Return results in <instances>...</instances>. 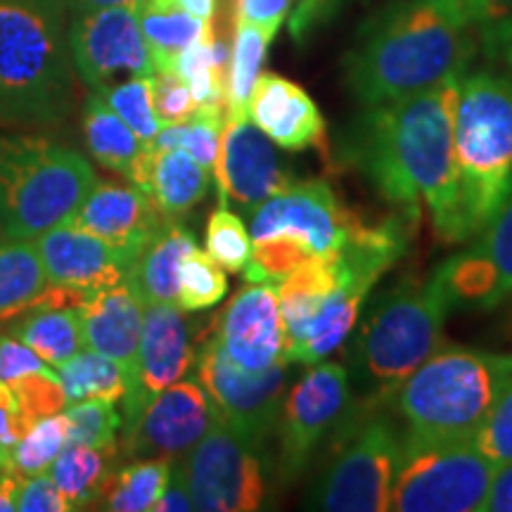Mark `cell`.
Masks as SVG:
<instances>
[{
  "instance_id": "cell-1",
  "label": "cell",
  "mask_w": 512,
  "mask_h": 512,
  "mask_svg": "<svg viewBox=\"0 0 512 512\" xmlns=\"http://www.w3.org/2000/svg\"><path fill=\"white\" fill-rule=\"evenodd\" d=\"M460 79L366 107L337 140L339 164L356 169L399 211L420 216L425 207L444 245L458 242L453 117Z\"/></svg>"
},
{
  "instance_id": "cell-2",
  "label": "cell",
  "mask_w": 512,
  "mask_h": 512,
  "mask_svg": "<svg viewBox=\"0 0 512 512\" xmlns=\"http://www.w3.org/2000/svg\"><path fill=\"white\" fill-rule=\"evenodd\" d=\"M475 41L422 0H392L358 29L344 81L363 107L425 93L467 74Z\"/></svg>"
},
{
  "instance_id": "cell-3",
  "label": "cell",
  "mask_w": 512,
  "mask_h": 512,
  "mask_svg": "<svg viewBox=\"0 0 512 512\" xmlns=\"http://www.w3.org/2000/svg\"><path fill=\"white\" fill-rule=\"evenodd\" d=\"M67 22L60 0H0V121L46 126L72 114Z\"/></svg>"
},
{
  "instance_id": "cell-4",
  "label": "cell",
  "mask_w": 512,
  "mask_h": 512,
  "mask_svg": "<svg viewBox=\"0 0 512 512\" xmlns=\"http://www.w3.org/2000/svg\"><path fill=\"white\" fill-rule=\"evenodd\" d=\"M451 309L453 299L437 271L384 294L351 339L347 370L356 399L392 403L401 384L441 349Z\"/></svg>"
},
{
  "instance_id": "cell-5",
  "label": "cell",
  "mask_w": 512,
  "mask_h": 512,
  "mask_svg": "<svg viewBox=\"0 0 512 512\" xmlns=\"http://www.w3.org/2000/svg\"><path fill=\"white\" fill-rule=\"evenodd\" d=\"M458 242L477 238L512 195V76L465 74L453 117Z\"/></svg>"
},
{
  "instance_id": "cell-6",
  "label": "cell",
  "mask_w": 512,
  "mask_h": 512,
  "mask_svg": "<svg viewBox=\"0 0 512 512\" xmlns=\"http://www.w3.org/2000/svg\"><path fill=\"white\" fill-rule=\"evenodd\" d=\"M93 166L46 136L0 133V214L8 240H38L74 219L93 185Z\"/></svg>"
},
{
  "instance_id": "cell-7",
  "label": "cell",
  "mask_w": 512,
  "mask_h": 512,
  "mask_svg": "<svg viewBox=\"0 0 512 512\" xmlns=\"http://www.w3.org/2000/svg\"><path fill=\"white\" fill-rule=\"evenodd\" d=\"M512 356L477 349H439L394 394L406 430L432 439H475L505 384Z\"/></svg>"
},
{
  "instance_id": "cell-8",
  "label": "cell",
  "mask_w": 512,
  "mask_h": 512,
  "mask_svg": "<svg viewBox=\"0 0 512 512\" xmlns=\"http://www.w3.org/2000/svg\"><path fill=\"white\" fill-rule=\"evenodd\" d=\"M358 226L328 183L292 181L249 211L252 259L242 273L249 283L278 285L304 261L339 252Z\"/></svg>"
},
{
  "instance_id": "cell-9",
  "label": "cell",
  "mask_w": 512,
  "mask_h": 512,
  "mask_svg": "<svg viewBox=\"0 0 512 512\" xmlns=\"http://www.w3.org/2000/svg\"><path fill=\"white\" fill-rule=\"evenodd\" d=\"M382 403L356 399L330 441V458L313 479L306 508L325 512H384L392 505L401 432Z\"/></svg>"
},
{
  "instance_id": "cell-10",
  "label": "cell",
  "mask_w": 512,
  "mask_h": 512,
  "mask_svg": "<svg viewBox=\"0 0 512 512\" xmlns=\"http://www.w3.org/2000/svg\"><path fill=\"white\" fill-rule=\"evenodd\" d=\"M496 465L472 439H432L401 432L392 505L394 512H479Z\"/></svg>"
},
{
  "instance_id": "cell-11",
  "label": "cell",
  "mask_w": 512,
  "mask_h": 512,
  "mask_svg": "<svg viewBox=\"0 0 512 512\" xmlns=\"http://www.w3.org/2000/svg\"><path fill=\"white\" fill-rule=\"evenodd\" d=\"M290 366L278 363L266 370H245L230 361L209 325L195 358V377L207 389L221 420L256 451L268 444L278 427L280 411L290 389Z\"/></svg>"
},
{
  "instance_id": "cell-12",
  "label": "cell",
  "mask_w": 512,
  "mask_h": 512,
  "mask_svg": "<svg viewBox=\"0 0 512 512\" xmlns=\"http://www.w3.org/2000/svg\"><path fill=\"white\" fill-rule=\"evenodd\" d=\"M356 406L349 370L320 361L287 389L278 418V477L294 482L304 475L323 444H330Z\"/></svg>"
},
{
  "instance_id": "cell-13",
  "label": "cell",
  "mask_w": 512,
  "mask_h": 512,
  "mask_svg": "<svg viewBox=\"0 0 512 512\" xmlns=\"http://www.w3.org/2000/svg\"><path fill=\"white\" fill-rule=\"evenodd\" d=\"M67 38L76 76L93 93H102L136 76L155 74L150 48L140 29L138 8L72 12Z\"/></svg>"
},
{
  "instance_id": "cell-14",
  "label": "cell",
  "mask_w": 512,
  "mask_h": 512,
  "mask_svg": "<svg viewBox=\"0 0 512 512\" xmlns=\"http://www.w3.org/2000/svg\"><path fill=\"white\" fill-rule=\"evenodd\" d=\"M256 448L219 420L185 456L192 505L202 512H252L266 503V477Z\"/></svg>"
},
{
  "instance_id": "cell-15",
  "label": "cell",
  "mask_w": 512,
  "mask_h": 512,
  "mask_svg": "<svg viewBox=\"0 0 512 512\" xmlns=\"http://www.w3.org/2000/svg\"><path fill=\"white\" fill-rule=\"evenodd\" d=\"M200 339L192 318L185 316L178 304L145 306L138 382L121 399V439L133 432L147 403L188 375V370L195 366Z\"/></svg>"
},
{
  "instance_id": "cell-16",
  "label": "cell",
  "mask_w": 512,
  "mask_h": 512,
  "mask_svg": "<svg viewBox=\"0 0 512 512\" xmlns=\"http://www.w3.org/2000/svg\"><path fill=\"white\" fill-rule=\"evenodd\" d=\"M219 411L197 377H183L145 406L138 425L121 439L131 458L178 460L200 444L216 422Z\"/></svg>"
},
{
  "instance_id": "cell-17",
  "label": "cell",
  "mask_w": 512,
  "mask_h": 512,
  "mask_svg": "<svg viewBox=\"0 0 512 512\" xmlns=\"http://www.w3.org/2000/svg\"><path fill=\"white\" fill-rule=\"evenodd\" d=\"M214 176L221 204L230 200L247 211L292 183L278 145L247 114H226Z\"/></svg>"
},
{
  "instance_id": "cell-18",
  "label": "cell",
  "mask_w": 512,
  "mask_h": 512,
  "mask_svg": "<svg viewBox=\"0 0 512 512\" xmlns=\"http://www.w3.org/2000/svg\"><path fill=\"white\" fill-rule=\"evenodd\" d=\"M453 306L496 309L512 294V195L465 252L437 268Z\"/></svg>"
},
{
  "instance_id": "cell-19",
  "label": "cell",
  "mask_w": 512,
  "mask_h": 512,
  "mask_svg": "<svg viewBox=\"0 0 512 512\" xmlns=\"http://www.w3.org/2000/svg\"><path fill=\"white\" fill-rule=\"evenodd\" d=\"M223 351L235 366L266 370L290 363L285 356V325L273 283H249L211 320Z\"/></svg>"
},
{
  "instance_id": "cell-20",
  "label": "cell",
  "mask_w": 512,
  "mask_h": 512,
  "mask_svg": "<svg viewBox=\"0 0 512 512\" xmlns=\"http://www.w3.org/2000/svg\"><path fill=\"white\" fill-rule=\"evenodd\" d=\"M46 268L48 283L100 290L124 283L133 261L91 230L79 226L74 219L50 228L34 240Z\"/></svg>"
},
{
  "instance_id": "cell-21",
  "label": "cell",
  "mask_w": 512,
  "mask_h": 512,
  "mask_svg": "<svg viewBox=\"0 0 512 512\" xmlns=\"http://www.w3.org/2000/svg\"><path fill=\"white\" fill-rule=\"evenodd\" d=\"M74 221L136 261L169 219L136 185L98 181L74 214Z\"/></svg>"
},
{
  "instance_id": "cell-22",
  "label": "cell",
  "mask_w": 512,
  "mask_h": 512,
  "mask_svg": "<svg viewBox=\"0 0 512 512\" xmlns=\"http://www.w3.org/2000/svg\"><path fill=\"white\" fill-rule=\"evenodd\" d=\"M143 311V302L126 283L88 290L86 302L81 304L86 349L100 351L117 363L126 377V394L138 382Z\"/></svg>"
},
{
  "instance_id": "cell-23",
  "label": "cell",
  "mask_w": 512,
  "mask_h": 512,
  "mask_svg": "<svg viewBox=\"0 0 512 512\" xmlns=\"http://www.w3.org/2000/svg\"><path fill=\"white\" fill-rule=\"evenodd\" d=\"M247 117L280 150L302 152L325 143V119L318 105L302 86L280 74H259L247 102Z\"/></svg>"
},
{
  "instance_id": "cell-24",
  "label": "cell",
  "mask_w": 512,
  "mask_h": 512,
  "mask_svg": "<svg viewBox=\"0 0 512 512\" xmlns=\"http://www.w3.org/2000/svg\"><path fill=\"white\" fill-rule=\"evenodd\" d=\"M83 140L95 162L114 174L124 176L136 188H143L147 164L152 157V145L143 143L131 126L93 93L83 105Z\"/></svg>"
},
{
  "instance_id": "cell-25",
  "label": "cell",
  "mask_w": 512,
  "mask_h": 512,
  "mask_svg": "<svg viewBox=\"0 0 512 512\" xmlns=\"http://www.w3.org/2000/svg\"><path fill=\"white\" fill-rule=\"evenodd\" d=\"M0 330L22 339L55 370L86 349L79 306L27 302L8 318H0Z\"/></svg>"
},
{
  "instance_id": "cell-26",
  "label": "cell",
  "mask_w": 512,
  "mask_h": 512,
  "mask_svg": "<svg viewBox=\"0 0 512 512\" xmlns=\"http://www.w3.org/2000/svg\"><path fill=\"white\" fill-rule=\"evenodd\" d=\"M197 247L195 235L181 223L169 219L166 226L147 242L128 268L124 283L147 304H178V273L183 256Z\"/></svg>"
},
{
  "instance_id": "cell-27",
  "label": "cell",
  "mask_w": 512,
  "mask_h": 512,
  "mask_svg": "<svg viewBox=\"0 0 512 512\" xmlns=\"http://www.w3.org/2000/svg\"><path fill=\"white\" fill-rule=\"evenodd\" d=\"M211 185V169L202 166L195 157L171 147V150H157L152 147L150 166L143 181L145 195L157 204L166 219L178 221L204 200Z\"/></svg>"
},
{
  "instance_id": "cell-28",
  "label": "cell",
  "mask_w": 512,
  "mask_h": 512,
  "mask_svg": "<svg viewBox=\"0 0 512 512\" xmlns=\"http://www.w3.org/2000/svg\"><path fill=\"white\" fill-rule=\"evenodd\" d=\"M140 29H143L145 43L150 48L155 72H171L174 60L185 48L214 34L211 19H200L183 10L164 8V5L150 3V0H145L143 8H140Z\"/></svg>"
},
{
  "instance_id": "cell-29",
  "label": "cell",
  "mask_w": 512,
  "mask_h": 512,
  "mask_svg": "<svg viewBox=\"0 0 512 512\" xmlns=\"http://www.w3.org/2000/svg\"><path fill=\"white\" fill-rule=\"evenodd\" d=\"M171 460L136 458L110 470L98 501L100 510L112 512H155V505L169 482Z\"/></svg>"
},
{
  "instance_id": "cell-30",
  "label": "cell",
  "mask_w": 512,
  "mask_h": 512,
  "mask_svg": "<svg viewBox=\"0 0 512 512\" xmlns=\"http://www.w3.org/2000/svg\"><path fill=\"white\" fill-rule=\"evenodd\" d=\"M48 472L62 491L69 510H88L98 505L110 467L105 453L98 448L67 444Z\"/></svg>"
},
{
  "instance_id": "cell-31",
  "label": "cell",
  "mask_w": 512,
  "mask_h": 512,
  "mask_svg": "<svg viewBox=\"0 0 512 512\" xmlns=\"http://www.w3.org/2000/svg\"><path fill=\"white\" fill-rule=\"evenodd\" d=\"M48 287L36 242L8 240L0 245V318L22 309Z\"/></svg>"
},
{
  "instance_id": "cell-32",
  "label": "cell",
  "mask_w": 512,
  "mask_h": 512,
  "mask_svg": "<svg viewBox=\"0 0 512 512\" xmlns=\"http://www.w3.org/2000/svg\"><path fill=\"white\" fill-rule=\"evenodd\" d=\"M273 38L256 24L235 19V38L226 76V114H247L249 95L254 91Z\"/></svg>"
},
{
  "instance_id": "cell-33",
  "label": "cell",
  "mask_w": 512,
  "mask_h": 512,
  "mask_svg": "<svg viewBox=\"0 0 512 512\" xmlns=\"http://www.w3.org/2000/svg\"><path fill=\"white\" fill-rule=\"evenodd\" d=\"M57 375H60L67 403L88 399L117 403L126 394V377L121 368L112 358L93 349H81L64 366L57 368Z\"/></svg>"
},
{
  "instance_id": "cell-34",
  "label": "cell",
  "mask_w": 512,
  "mask_h": 512,
  "mask_svg": "<svg viewBox=\"0 0 512 512\" xmlns=\"http://www.w3.org/2000/svg\"><path fill=\"white\" fill-rule=\"evenodd\" d=\"M223 124H226V107H197V112L183 124L159 128L152 147H157V150L181 147L202 166L214 171Z\"/></svg>"
},
{
  "instance_id": "cell-35",
  "label": "cell",
  "mask_w": 512,
  "mask_h": 512,
  "mask_svg": "<svg viewBox=\"0 0 512 512\" xmlns=\"http://www.w3.org/2000/svg\"><path fill=\"white\" fill-rule=\"evenodd\" d=\"M67 418L69 444L91 446L112 458L117 448V434L121 432V413L114 401L88 399L64 406Z\"/></svg>"
},
{
  "instance_id": "cell-36",
  "label": "cell",
  "mask_w": 512,
  "mask_h": 512,
  "mask_svg": "<svg viewBox=\"0 0 512 512\" xmlns=\"http://www.w3.org/2000/svg\"><path fill=\"white\" fill-rule=\"evenodd\" d=\"M226 271L202 249L192 247L181 261L178 273V306L185 313L207 311L226 297Z\"/></svg>"
},
{
  "instance_id": "cell-37",
  "label": "cell",
  "mask_w": 512,
  "mask_h": 512,
  "mask_svg": "<svg viewBox=\"0 0 512 512\" xmlns=\"http://www.w3.org/2000/svg\"><path fill=\"white\" fill-rule=\"evenodd\" d=\"M204 252L228 273H242L252 259V233L245 221L228 204H219V209L209 216L207 233H204Z\"/></svg>"
},
{
  "instance_id": "cell-38",
  "label": "cell",
  "mask_w": 512,
  "mask_h": 512,
  "mask_svg": "<svg viewBox=\"0 0 512 512\" xmlns=\"http://www.w3.org/2000/svg\"><path fill=\"white\" fill-rule=\"evenodd\" d=\"M152 76H136V79L121 81L117 86L100 93L102 100H105L147 145L155 143L159 128H162V121H159L155 112Z\"/></svg>"
},
{
  "instance_id": "cell-39",
  "label": "cell",
  "mask_w": 512,
  "mask_h": 512,
  "mask_svg": "<svg viewBox=\"0 0 512 512\" xmlns=\"http://www.w3.org/2000/svg\"><path fill=\"white\" fill-rule=\"evenodd\" d=\"M69 444L67 418L64 413L48 415L38 420L31 430L19 439V444L12 448V465L22 472L24 477L41 475L48 472L55 458L60 456L62 448Z\"/></svg>"
},
{
  "instance_id": "cell-40",
  "label": "cell",
  "mask_w": 512,
  "mask_h": 512,
  "mask_svg": "<svg viewBox=\"0 0 512 512\" xmlns=\"http://www.w3.org/2000/svg\"><path fill=\"white\" fill-rule=\"evenodd\" d=\"M8 384L15 392L19 406H22L24 418L31 425L48 418V415L62 413L64 406H67V396H64V387L55 368L43 370V373L22 375Z\"/></svg>"
},
{
  "instance_id": "cell-41",
  "label": "cell",
  "mask_w": 512,
  "mask_h": 512,
  "mask_svg": "<svg viewBox=\"0 0 512 512\" xmlns=\"http://www.w3.org/2000/svg\"><path fill=\"white\" fill-rule=\"evenodd\" d=\"M472 441L491 465L498 467L512 460V380L505 384Z\"/></svg>"
},
{
  "instance_id": "cell-42",
  "label": "cell",
  "mask_w": 512,
  "mask_h": 512,
  "mask_svg": "<svg viewBox=\"0 0 512 512\" xmlns=\"http://www.w3.org/2000/svg\"><path fill=\"white\" fill-rule=\"evenodd\" d=\"M152 93H155V112L162 126L183 124L197 112V102L192 98L188 83L176 72H155Z\"/></svg>"
},
{
  "instance_id": "cell-43",
  "label": "cell",
  "mask_w": 512,
  "mask_h": 512,
  "mask_svg": "<svg viewBox=\"0 0 512 512\" xmlns=\"http://www.w3.org/2000/svg\"><path fill=\"white\" fill-rule=\"evenodd\" d=\"M50 368L53 366H48V363L43 361L34 349L27 347L22 339L0 330V380L12 382L22 375L43 373V370Z\"/></svg>"
},
{
  "instance_id": "cell-44",
  "label": "cell",
  "mask_w": 512,
  "mask_h": 512,
  "mask_svg": "<svg viewBox=\"0 0 512 512\" xmlns=\"http://www.w3.org/2000/svg\"><path fill=\"white\" fill-rule=\"evenodd\" d=\"M19 512H69V505L64 501L62 491L50 477V472L24 477L22 491L17 501Z\"/></svg>"
},
{
  "instance_id": "cell-45",
  "label": "cell",
  "mask_w": 512,
  "mask_h": 512,
  "mask_svg": "<svg viewBox=\"0 0 512 512\" xmlns=\"http://www.w3.org/2000/svg\"><path fill=\"white\" fill-rule=\"evenodd\" d=\"M31 422L24 418L15 392L8 382L0 380V448L10 451L19 444V439L31 430Z\"/></svg>"
},
{
  "instance_id": "cell-46",
  "label": "cell",
  "mask_w": 512,
  "mask_h": 512,
  "mask_svg": "<svg viewBox=\"0 0 512 512\" xmlns=\"http://www.w3.org/2000/svg\"><path fill=\"white\" fill-rule=\"evenodd\" d=\"M292 0H238L235 5V19L256 24L268 34H278L280 24L285 22L287 12H290Z\"/></svg>"
},
{
  "instance_id": "cell-47",
  "label": "cell",
  "mask_w": 512,
  "mask_h": 512,
  "mask_svg": "<svg viewBox=\"0 0 512 512\" xmlns=\"http://www.w3.org/2000/svg\"><path fill=\"white\" fill-rule=\"evenodd\" d=\"M344 0H297L290 19V34L294 41L302 43L313 29L335 15Z\"/></svg>"
},
{
  "instance_id": "cell-48",
  "label": "cell",
  "mask_w": 512,
  "mask_h": 512,
  "mask_svg": "<svg viewBox=\"0 0 512 512\" xmlns=\"http://www.w3.org/2000/svg\"><path fill=\"white\" fill-rule=\"evenodd\" d=\"M195 510L188 484V472H185V458L171 460L169 482L164 486V494L155 505V512H188Z\"/></svg>"
},
{
  "instance_id": "cell-49",
  "label": "cell",
  "mask_w": 512,
  "mask_h": 512,
  "mask_svg": "<svg viewBox=\"0 0 512 512\" xmlns=\"http://www.w3.org/2000/svg\"><path fill=\"white\" fill-rule=\"evenodd\" d=\"M479 34H482V46L489 60H498L512 69V15L482 24Z\"/></svg>"
},
{
  "instance_id": "cell-50",
  "label": "cell",
  "mask_w": 512,
  "mask_h": 512,
  "mask_svg": "<svg viewBox=\"0 0 512 512\" xmlns=\"http://www.w3.org/2000/svg\"><path fill=\"white\" fill-rule=\"evenodd\" d=\"M422 3L432 5L441 15L453 19L463 27H479L484 17V0H422Z\"/></svg>"
},
{
  "instance_id": "cell-51",
  "label": "cell",
  "mask_w": 512,
  "mask_h": 512,
  "mask_svg": "<svg viewBox=\"0 0 512 512\" xmlns=\"http://www.w3.org/2000/svg\"><path fill=\"white\" fill-rule=\"evenodd\" d=\"M484 512H512V460L496 467L484 501Z\"/></svg>"
},
{
  "instance_id": "cell-52",
  "label": "cell",
  "mask_w": 512,
  "mask_h": 512,
  "mask_svg": "<svg viewBox=\"0 0 512 512\" xmlns=\"http://www.w3.org/2000/svg\"><path fill=\"white\" fill-rule=\"evenodd\" d=\"M24 475L17 470L15 465H10L8 470L0 477V512H15L19 491H22Z\"/></svg>"
},
{
  "instance_id": "cell-53",
  "label": "cell",
  "mask_w": 512,
  "mask_h": 512,
  "mask_svg": "<svg viewBox=\"0 0 512 512\" xmlns=\"http://www.w3.org/2000/svg\"><path fill=\"white\" fill-rule=\"evenodd\" d=\"M67 10V15L83 10H100V8H143L145 0H60Z\"/></svg>"
},
{
  "instance_id": "cell-54",
  "label": "cell",
  "mask_w": 512,
  "mask_h": 512,
  "mask_svg": "<svg viewBox=\"0 0 512 512\" xmlns=\"http://www.w3.org/2000/svg\"><path fill=\"white\" fill-rule=\"evenodd\" d=\"M150 3L164 5V8L183 10L188 12V15H195L200 19H211L214 17L219 0H150Z\"/></svg>"
},
{
  "instance_id": "cell-55",
  "label": "cell",
  "mask_w": 512,
  "mask_h": 512,
  "mask_svg": "<svg viewBox=\"0 0 512 512\" xmlns=\"http://www.w3.org/2000/svg\"><path fill=\"white\" fill-rule=\"evenodd\" d=\"M512 15V0H484V17L482 24L496 22V19H503ZM479 24V27H482Z\"/></svg>"
},
{
  "instance_id": "cell-56",
  "label": "cell",
  "mask_w": 512,
  "mask_h": 512,
  "mask_svg": "<svg viewBox=\"0 0 512 512\" xmlns=\"http://www.w3.org/2000/svg\"><path fill=\"white\" fill-rule=\"evenodd\" d=\"M10 465H12V453L10 451H3V448H0V477H3V472L8 470Z\"/></svg>"
},
{
  "instance_id": "cell-57",
  "label": "cell",
  "mask_w": 512,
  "mask_h": 512,
  "mask_svg": "<svg viewBox=\"0 0 512 512\" xmlns=\"http://www.w3.org/2000/svg\"><path fill=\"white\" fill-rule=\"evenodd\" d=\"M3 242H8V230H5L3 214H0V245H3Z\"/></svg>"
}]
</instances>
